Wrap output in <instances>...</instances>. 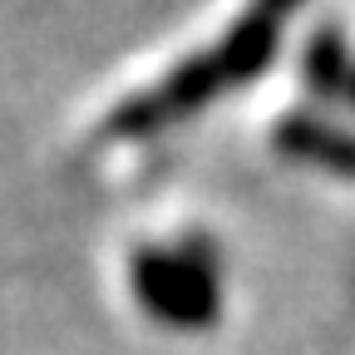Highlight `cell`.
<instances>
[{
	"mask_svg": "<svg viewBox=\"0 0 355 355\" xmlns=\"http://www.w3.org/2000/svg\"><path fill=\"white\" fill-rule=\"evenodd\" d=\"M277 139H282V148H291L306 163H321V168H336V173H355V133H345V128H331L321 119L291 114Z\"/></svg>",
	"mask_w": 355,
	"mask_h": 355,
	"instance_id": "2",
	"label": "cell"
},
{
	"mask_svg": "<svg viewBox=\"0 0 355 355\" xmlns=\"http://www.w3.org/2000/svg\"><path fill=\"white\" fill-rule=\"evenodd\" d=\"M345 94H350V99H355V69H350V79H345Z\"/></svg>",
	"mask_w": 355,
	"mask_h": 355,
	"instance_id": "4",
	"label": "cell"
},
{
	"mask_svg": "<svg viewBox=\"0 0 355 355\" xmlns=\"http://www.w3.org/2000/svg\"><path fill=\"white\" fill-rule=\"evenodd\" d=\"M350 69H355V64L345 60V44H340L331 30L306 50V84H311V89H321V94H331V89H345Z\"/></svg>",
	"mask_w": 355,
	"mask_h": 355,
	"instance_id": "3",
	"label": "cell"
},
{
	"mask_svg": "<svg viewBox=\"0 0 355 355\" xmlns=\"http://www.w3.org/2000/svg\"><path fill=\"white\" fill-rule=\"evenodd\" d=\"M133 291L139 301L168 326H212L217 316V266L207 257V247H183V252H139L133 257Z\"/></svg>",
	"mask_w": 355,
	"mask_h": 355,
	"instance_id": "1",
	"label": "cell"
}]
</instances>
